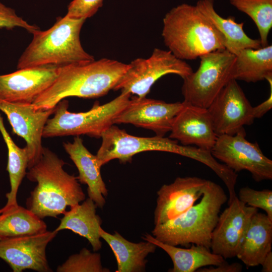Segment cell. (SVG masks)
Listing matches in <instances>:
<instances>
[{
  "instance_id": "277c9868",
  "label": "cell",
  "mask_w": 272,
  "mask_h": 272,
  "mask_svg": "<svg viewBox=\"0 0 272 272\" xmlns=\"http://www.w3.org/2000/svg\"><path fill=\"white\" fill-rule=\"evenodd\" d=\"M227 200L221 186L207 180L200 201L178 217L155 226L152 235L173 246L195 244L210 249L221 209Z\"/></svg>"
},
{
  "instance_id": "d6a6232c",
  "label": "cell",
  "mask_w": 272,
  "mask_h": 272,
  "mask_svg": "<svg viewBox=\"0 0 272 272\" xmlns=\"http://www.w3.org/2000/svg\"><path fill=\"white\" fill-rule=\"evenodd\" d=\"M242 270V265L238 262L231 264L226 261L216 266L203 267L196 270L198 272H240Z\"/></svg>"
},
{
  "instance_id": "484cf974",
  "label": "cell",
  "mask_w": 272,
  "mask_h": 272,
  "mask_svg": "<svg viewBox=\"0 0 272 272\" xmlns=\"http://www.w3.org/2000/svg\"><path fill=\"white\" fill-rule=\"evenodd\" d=\"M47 225L42 219L18 204L4 206L0 214L1 238L42 233Z\"/></svg>"
},
{
  "instance_id": "3957f363",
  "label": "cell",
  "mask_w": 272,
  "mask_h": 272,
  "mask_svg": "<svg viewBox=\"0 0 272 272\" xmlns=\"http://www.w3.org/2000/svg\"><path fill=\"white\" fill-rule=\"evenodd\" d=\"M66 15L56 18L49 29L33 31V38L20 57L17 69L36 66L62 67L95 60L83 48L80 32L85 21Z\"/></svg>"
},
{
  "instance_id": "ac0fdd59",
  "label": "cell",
  "mask_w": 272,
  "mask_h": 272,
  "mask_svg": "<svg viewBox=\"0 0 272 272\" xmlns=\"http://www.w3.org/2000/svg\"><path fill=\"white\" fill-rule=\"evenodd\" d=\"M183 106L175 117L169 138L184 146L195 145L210 151L216 142L211 118L207 108L183 101Z\"/></svg>"
},
{
  "instance_id": "7a4b0ae2",
  "label": "cell",
  "mask_w": 272,
  "mask_h": 272,
  "mask_svg": "<svg viewBox=\"0 0 272 272\" xmlns=\"http://www.w3.org/2000/svg\"><path fill=\"white\" fill-rule=\"evenodd\" d=\"M128 64L106 58L60 68L53 84L33 102L35 110L54 108L69 97L96 98L113 90Z\"/></svg>"
},
{
  "instance_id": "f1b7e54d",
  "label": "cell",
  "mask_w": 272,
  "mask_h": 272,
  "mask_svg": "<svg viewBox=\"0 0 272 272\" xmlns=\"http://www.w3.org/2000/svg\"><path fill=\"white\" fill-rule=\"evenodd\" d=\"M103 267L100 253L83 248L79 253L71 255L56 268L57 272H109Z\"/></svg>"
},
{
  "instance_id": "603a6c76",
  "label": "cell",
  "mask_w": 272,
  "mask_h": 272,
  "mask_svg": "<svg viewBox=\"0 0 272 272\" xmlns=\"http://www.w3.org/2000/svg\"><path fill=\"white\" fill-rule=\"evenodd\" d=\"M99 234L112 249L117 261L116 272L145 271L147 260L146 257L154 253L157 246L144 240L139 243L130 242L117 231L113 234L104 231L101 227Z\"/></svg>"
},
{
  "instance_id": "836d02e7",
  "label": "cell",
  "mask_w": 272,
  "mask_h": 272,
  "mask_svg": "<svg viewBox=\"0 0 272 272\" xmlns=\"http://www.w3.org/2000/svg\"><path fill=\"white\" fill-rule=\"evenodd\" d=\"M266 80L267 81L269 85L270 94L266 100L257 106L253 107L252 112L254 118L262 117L272 108V77H268Z\"/></svg>"
},
{
  "instance_id": "e575fe53",
  "label": "cell",
  "mask_w": 272,
  "mask_h": 272,
  "mask_svg": "<svg viewBox=\"0 0 272 272\" xmlns=\"http://www.w3.org/2000/svg\"><path fill=\"white\" fill-rule=\"evenodd\" d=\"M260 265H262V272L272 271V252H269L262 261Z\"/></svg>"
},
{
  "instance_id": "30bf717a",
  "label": "cell",
  "mask_w": 272,
  "mask_h": 272,
  "mask_svg": "<svg viewBox=\"0 0 272 272\" xmlns=\"http://www.w3.org/2000/svg\"><path fill=\"white\" fill-rule=\"evenodd\" d=\"M245 137L244 128L234 135L217 137L211 150L212 156L236 173L248 171L256 182L271 180L272 161L257 143H251Z\"/></svg>"
},
{
  "instance_id": "f546056e",
  "label": "cell",
  "mask_w": 272,
  "mask_h": 272,
  "mask_svg": "<svg viewBox=\"0 0 272 272\" xmlns=\"http://www.w3.org/2000/svg\"><path fill=\"white\" fill-rule=\"evenodd\" d=\"M238 198L246 205L261 209L272 221V191L268 189L257 190L244 187L240 188Z\"/></svg>"
},
{
  "instance_id": "9a60e30c",
  "label": "cell",
  "mask_w": 272,
  "mask_h": 272,
  "mask_svg": "<svg viewBox=\"0 0 272 272\" xmlns=\"http://www.w3.org/2000/svg\"><path fill=\"white\" fill-rule=\"evenodd\" d=\"M257 210L235 197L219 215L212 233V252L224 259L236 257L243 236Z\"/></svg>"
},
{
  "instance_id": "7c38bea8",
  "label": "cell",
  "mask_w": 272,
  "mask_h": 272,
  "mask_svg": "<svg viewBox=\"0 0 272 272\" xmlns=\"http://www.w3.org/2000/svg\"><path fill=\"white\" fill-rule=\"evenodd\" d=\"M57 232L46 231L31 235L0 239V258L6 262L14 272L32 269L39 272L52 271L46 257L48 244Z\"/></svg>"
},
{
  "instance_id": "7402d4cb",
  "label": "cell",
  "mask_w": 272,
  "mask_h": 272,
  "mask_svg": "<svg viewBox=\"0 0 272 272\" xmlns=\"http://www.w3.org/2000/svg\"><path fill=\"white\" fill-rule=\"evenodd\" d=\"M142 239L168 254L173 262V267L168 270L170 272H195L201 267L216 266L226 262L223 257L203 246L191 244L190 247L181 248L163 243L149 234H144Z\"/></svg>"
},
{
  "instance_id": "9c48e42d",
  "label": "cell",
  "mask_w": 272,
  "mask_h": 272,
  "mask_svg": "<svg viewBox=\"0 0 272 272\" xmlns=\"http://www.w3.org/2000/svg\"><path fill=\"white\" fill-rule=\"evenodd\" d=\"M192 72L188 63L170 50L156 48L149 58H138L129 63L113 90L145 97L161 77L175 74L184 79Z\"/></svg>"
},
{
  "instance_id": "2e32d148",
  "label": "cell",
  "mask_w": 272,
  "mask_h": 272,
  "mask_svg": "<svg viewBox=\"0 0 272 272\" xmlns=\"http://www.w3.org/2000/svg\"><path fill=\"white\" fill-rule=\"evenodd\" d=\"M60 68L26 67L0 75V99L11 102L33 103L53 84Z\"/></svg>"
},
{
  "instance_id": "cb8c5ba5",
  "label": "cell",
  "mask_w": 272,
  "mask_h": 272,
  "mask_svg": "<svg viewBox=\"0 0 272 272\" xmlns=\"http://www.w3.org/2000/svg\"><path fill=\"white\" fill-rule=\"evenodd\" d=\"M97 206L88 197L82 204L70 207L65 211L59 226L54 230L56 232L63 230H70L86 238L94 251L101 248L99 229L102 221L96 214Z\"/></svg>"
},
{
  "instance_id": "4fadbf2b",
  "label": "cell",
  "mask_w": 272,
  "mask_h": 272,
  "mask_svg": "<svg viewBox=\"0 0 272 272\" xmlns=\"http://www.w3.org/2000/svg\"><path fill=\"white\" fill-rule=\"evenodd\" d=\"M55 108L44 110H35L32 103L11 102L0 99V110L7 116L13 131L26 143V147L29 155L28 168L32 166L42 154L43 132Z\"/></svg>"
},
{
  "instance_id": "8992f818",
  "label": "cell",
  "mask_w": 272,
  "mask_h": 272,
  "mask_svg": "<svg viewBox=\"0 0 272 272\" xmlns=\"http://www.w3.org/2000/svg\"><path fill=\"white\" fill-rule=\"evenodd\" d=\"M131 94L122 93L105 104L95 103L90 110L73 113L68 110L65 99L56 106L53 116L49 118L43 132V138L85 134L101 138L103 132L114 124L118 114L128 105Z\"/></svg>"
},
{
  "instance_id": "52a82bcc",
  "label": "cell",
  "mask_w": 272,
  "mask_h": 272,
  "mask_svg": "<svg viewBox=\"0 0 272 272\" xmlns=\"http://www.w3.org/2000/svg\"><path fill=\"white\" fill-rule=\"evenodd\" d=\"M101 138L102 143L96 155L101 166L115 159L121 163L131 162L134 155L146 151L175 153L198 162L205 156L204 151L197 147L179 145L177 141L164 137L134 136L114 124Z\"/></svg>"
},
{
  "instance_id": "44dd1931",
  "label": "cell",
  "mask_w": 272,
  "mask_h": 272,
  "mask_svg": "<svg viewBox=\"0 0 272 272\" xmlns=\"http://www.w3.org/2000/svg\"><path fill=\"white\" fill-rule=\"evenodd\" d=\"M221 37L226 50L236 55L245 48L257 49L261 47L259 39H252L243 29L244 23H238L235 18H224L216 11L214 0H198L195 5Z\"/></svg>"
},
{
  "instance_id": "ffe728a7",
  "label": "cell",
  "mask_w": 272,
  "mask_h": 272,
  "mask_svg": "<svg viewBox=\"0 0 272 272\" xmlns=\"http://www.w3.org/2000/svg\"><path fill=\"white\" fill-rule=\"evenodd\" d=\"M271 244L272 221L257 211L243 236L236 257L247 267L258 266L271 251Z\"/></svg>"
},
{
  "instance_id": "e0dca14e",
  "label": "cell",
  "mask_w": 272,
  "mask_h": 272,
  "mask_svg": "<svg viewBox=\"0 0 272 272\" xmlns=\"http://www.w3.org/2000/svg\"><path fill=\"white\" fill-rule=\"evenodd\" d=\"M207 180L197 177H177L157 191L155 226L165 223L186 212L201 197Z\"/></svg>"
},
{
  "instance_id": "8fae6325",
  "label": "cell",
  "mask_w": 272,
  "mask_h": 272,
  "mask_svg": "<svg viewBox=\"0 0 272 272\" xmlns=\"http://www.w3.org/2000/svg\"><path fill=\"white\" fill-rule=\"evenodd\" d=\"M252 108L237 80L231 79L207 108L216 135H234L252 124Z\"/></svg>"
},
{
  "instance_id": "6da1fadb",
  "label": "cell",
  "mask_w": 272,
  "mask_h": 272,
  "mask_svg": "<svg viewBox=\"0 0 272 272\" xmlns=\"http://www.w3.org/2000/svg\"><path fill=\"white\" fill-rule=\"evenodd\" d=\"M65 163L47 148L26 172L27 178L37 185L26 199L27 208L41 219L56 218L67 207L85 199L77 177L63 169Z\"/></svg>"
},
{
  "instance_id": "83f0119b",
  "label": "cell",
  "mask_w": 272,
  "mask_h": 272,
  "mask_svg": "<svg viewBox=\"0 0 272 272\" xmlns=\"http://www.w3.org/2000/svg\"><path fill=\"white\" fill-rule=\"evenodd\" d=\"M229 2L255 23L261 47L268 45V36L272 27V0H229Z\"/></svg>"
},
{
  "instance_id": "4dcf8cb0",
  "label": "cell",
  "mask_w": 272,
  "mask_h": 272,
  "mask_svg": "<svg viewBox=\"0 0 272 272\" xmlns=\"http://www.w3.org/2000/svg\"><path fill=\"white\" fill-rule=\"evenodd\" d=\"M103 0H73L69 5L66 15L76 19L93 16L102 7Z\"/></svg>"
},
{
  "instance_id": "d590c367",
  "label": "cell",
  "mask_w": 272,
  "mask_h": 272,
  "mask_svg": "<svg viewBox=\"0 0 272 272\" xmlns=\"http://www.w3.org/2000/svg\"><path fill=\"white\" fill-rule=\"evenodd\" d=\"M2 212H3V208H2V209H0V214L2 213ZM2 239V238H1V237H0V239Z\"/></svg>"
},
{
  "instance_id": "ba28073f",
  "label": "cell",
  "mask_w": 272,
  "mask_h": 272,
  "mask_svg": "<svg viewBox=\"0 0 272 272\" xmlns=\"http://www.w3.org/2000/svg\"><path fill=\"white\" fill-rule=\"evenodd\" d=\"M198 69L183 79L184 101L208 108L220 91L232 79L235 55L226 49L217 50L199 57Z\"/></svg>"
},
{
  "instance_id": "d4e9b609",
  "label": "cell",
  "mask_w": 272,
  "mask_h": 272,
  "mask_svg": "<svg viewBox=\"0 0 272 272\" xmlns=\"http://www.w3.org/2000/svg\"><path fill=\"white\" fill-rule=\"evenodd\" d=\"M272 77V46L245 48L235 55L232 79L256 83Z\"/></svg>"
},
{
  "instance_id": "4316f807",
  "label": "cell",
  "mask_w": 272,
  "mask_h": 272,
  "mask_svg": "<svg viewBox=\"0 0 272 272\" xmlns=\"http://www.w3.org/2000/svg\"><path fill=\"white\" fill-rule=\"evenodd\" d=\"M0 132L8 149L7 171L9 173L11 189L6 194L7 202L5 206L18 204L17 194L22 181L26 174L29 164V155L27 148H21L14 142L7 130L3 118L0 114Z\"/></svg>"
},
{
  "instance_id": "5b68a950",
  "label": "cell",
  "mask_w": 272,
  "mask_h": 272,
  "mask_svg": "<svg viewBox=\"0 0 272 272\" xmlns=\"http://www.w3.org/2000/svg\"><path fill=\"white\" fill-rule=\"evenodd\" d=\"M165 45L182 60H193L210 52L225 49L221 37L195 5L182 4L163 19Z\"/></svg>"
},
{
  "instance_id": "1f68e13d",
  "label": "cell",
  "mask_w": 272,
  "mask_h": 272,
  "mask_svg": "<svg viewBox=\"0 0 272 272\" xmlns=\"http://www.w3.org/2000/svg\"><path fill=\"white\" fill-rule=\"evenodd\" d=\"M15 27L24 28L31 33L39 29L37 26L28 23L19 17L15 10L0 2V28L11 29Z\"/></svg>"
},
{
  "instance_id": "d6986e66",
  "label": "cell",
  "mask_w": 272,
  "mask_h": 272,
  "mask_svg": "<svg viewBox=\"0 0 272 272\" xmlns=\"http://www.w3.org/2000/svg\"><path fill=\"white\" fill-rule=\"evenodd\" d=\"M63 147L78 169L79 182L87 185L89 197L97 207L102 208L108 190L102 178L101 166L96 156L89 152L79 136H76L72 143H63Z\"/></svg>"
},
{
  "instance_id": "5bb4252c",
  "label": "cell",
  "mask_w": 272,
  "mask_h": 272,
  "mask_svg": "<svg viewBox=\"0 0 272 272\" xmlns=\"http://www.w3.org/2000/svg\"><path fill=\"white\" fill-rule=\"evenodd\" d=\"M182 106V102L167 103L134 96L115 118L114 124H131L164 137L170 131L173 120Z\"/></svg>"
}]
</instances>
